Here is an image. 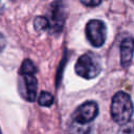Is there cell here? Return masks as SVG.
Returning <instances> with one entry per match:
<instances>
[{
  "label": "cell",
  "instance_id": "6da1fadb",
  "mask_svg": "<svg viewBox=\"0 0 134 134\" xmlns=\"http://www.w3.org/2000/svg\"><path fill=\"white\" fill-rule=\"evenodd\" d=\"M132 114L133 106L131 97L125 92L115 93L111 104V116L113 120L119 125H124L131 120Z\"/></svg>",
  "mask_w": 134,
  "mask_h": 134
},
{
  "label": "cell",
  "instance_id": "7a4b0ae2",
  "mask_svg": "<svg viewBox=\"0 0 134 134\" xmlns=\"http://www.w3.org/2000/svg\"><path fill=\"white\" fill-rule=\"evenodd\" d=\"M75 72L87 80L93 79L97 76L100 72V64L98 60L90 53L83 54L79 58L76 64H75Z\"/></svg>",
  "mask_w": 134,
  "mask_h": 134
},
{
  "label": "cell",
  "instance_id": "3957f363",
  "mask_svg": "<svg viewBox=\"0 0 134 134\" xmlns=\"http://www.w3.org/2000/svg\"><path fill=\"white\" fill-rule=\"evenodd\" d=\"M86 36L94 47H100L107 37L106 24L100 20H90L86 25Z\"/></svg>",
  "mask_w": 134,
  "mask_h": 134
},
{
  "label": "cell",
  "instance_id": "277c9868",
  "mask_svg": "<svg viewBox=\"0 0 134 134\" xmlns=\"http://www.w3.org/2000/svg\"><path fill=\"white\" fill-rule=\"evenodd\" d=\"M98 114V107L95 102L88 100L79 106L71 116V120L80 124H90Z\"/></svg>",
  "mask_w": 134,
  "mask_h": 134
},
{
  "label": "cell",
  "instance_id": "5b68a950",
  "mask_svg": "<svg viewBox=\"0 0 134 134\" xmlns=\"http://www.w3.org/2000/svg\"><path fill=\"white\" fill-rule=\"evenodd\" d=\"M36 73H20L19 80V92L23 98L28 102H34L37 94V79Z\"/></svg>",
  "mask_w": 134,
  "mask_h": 134
},
{
  "label": "cell",
  "instance_id": "8992f818",
  "mask_svg": "<svg viewBox=\"0 0 134 134\" xmlns=\"http://www.w3.org/2000/svg\"><path fill=\"white\" fill-rule=\"evenodd\" d=\"M65 5L62 0H58L53 3L50 10V18L48 20V27H50L53 31H61L64 21H65Z\"/></svg>",
  "mask_w": 134,
  "mask_h": 134
},
{
  "label": "cell",
  "instance_id": "52a82bcc",
  "mask_svg": "<svg viewBox=\"0 0 134 134\" xmlns=\"http://www.w3.org/2000/svg\"><path fill=\"white\" fill-rule=\"evenodd\" d=\"M133 58V40L126 38L120 44V62L122 67H128Z\"/></svg>",
  "mask_w": 134,
  "mask_h": 134
},
{
  "label": "cell",
  "instance_id": "ba28073f",
  "mask_svg": "<svg viewBox=\"0 0 134 134\" xmlns=\"http://www.w3.org/2000/svg\"><path fill=\"white\" fill-rule=\"evenodd\" d=\"M90 130V124H80L71 120L68 126V134H89Z\"/></svg>",
  "mask_w": 134,
  "mask_h": 134
},
{
  "label": "cell",
  "instance_id": "9c48e42d",
  "mask_svg": "<svg viewBox=\"0 0 134 134\" xmlns=\"http://www.w3.org/2000/svg\"><path fill=\"white\" fill-rule=\"evenodd\" d=\"M52 103H53V96L49 92H46V91L41 92V94L39 96V104L41 106L48 107V106L52 105Z\"/></svg>",
  "mask_w": 134,
  "mask_h": 134
},
{
  "label": "cell",
  "instance_id": "30bf717a",
  "mask_svg": "<svg viewBox=\"0 0 134 134\" xmlns=\"http://www.w3.org/2000/svg\"><path fill=\"white\" fill-rule=\"evenodd\" d=\"M37 68L30 60H25L20 68V73H36Z\"/></svg>",
  "mask_w": 134,
  "mask_h": 134
},
{
  "label": "cell",
  "instance_id": "8fae6325",
  "mask_svg": "<svg viewBox=\"0 0 134 134\" xmlns=\"http://www.w3.org/2000/svg\"><path fill=\"white\" fill-rule=\"evenodd\" d=\"M34 26L35 28L40 31V30H44L48 27V20L46 17H37L34 21Z\"/></svg>",
  "mask_w": 134,
  "mask_h": 134
},
{
  "label": "cell",
  "instance_id": "7c38bea8",
  "mask_svg": "<svg viewBox=\"0 0 134 134\" xmlns=\"http://www.w3.org/2000/svg\"><path fill=\"white\" fill-rule=\"evenodd\" d=\"M117 134H133V122L130 120L127 124L121 125Z\"/></svg>",
  "mask_w": 134,
  "mask_h": 134
},
{
  "label": "cell",
  "instance_id": "4fadbf2b",
  "mask_svg": "<svg viewBox=\"0 0 134 134\" xmlns=\"http://www.w3.org/2000/svg\"><path fill=\"white\" fill-rule=\"evenodd\" d=\"M86 6H97L102 0H80Z\"/></svg>",
  "mask_w": 134,
  "mask_h": 134
},
{
  "label": "cell",
  "instance_id": "5bb4252c",
  "mask_svg": "<svg viewBox=\"0 0 134 134\" xmlns=\"http://www.w3.org/2000/svg\"><path fill=\"white\" fill-rule=\"evenodd\" d=\"M4 45H5V39H4L3 35H2V34H0V50L4 47Z\"/></svg>",
  "mask_w": 134,
  "mask_h": 134
}]
</instances>
